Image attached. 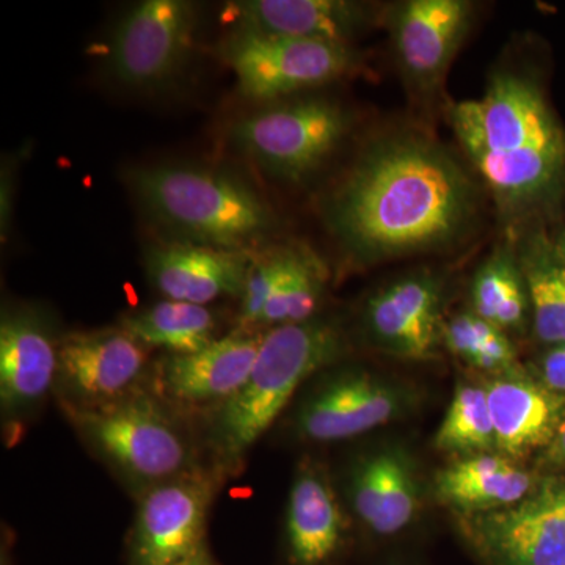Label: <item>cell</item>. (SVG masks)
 Listing matches in <instances>:
<instances>
[{
  "mask_svg": "<svg viewBox=\"0 0 565 565\" xmlns=\"http://www.w3.org/2000/svg\"><path fill=\"white\" fill-rule=\"evenodd\" d=\"M561 490H563L564 511H565V476H561Z\"/></svg>",
  "mask_w": 565,
  "mask_h": 565,
  "instance_id": "836d02e7",
  "label": "cell"
},
{
  "mask_svg": "<svg viewBox=\"0 0 565 565\" xmlns=\"http://www.w3.org/2000/svg\"><path fill=\"white\" fill-rule=\"evenodd\" d=\"M539 481L508 457L487 452L463 457L435 476L438 501L462 512L481 514L525 500Z\"/></svg>",
  "mask_w": 565,
  "mask_h": 565,
  "instance_id": "44dd1931",
  "label": "cell"
},
{
  "mask_svg": "<svg viewBox=\"0 0 565 565\" xmlns=\"http://www.w3.org/2000/svg\"><path fill=\"white\" fill-rule=\"evenodd\" d=\"M356 516L375 534L401 533L419 509V479L414 459L401 446H384L360 457L348 482Z\"/></svg>",
  "mask_w": 565,
  "mask_h": 565,
  "instance_id": "d6986e66",
  "label": "cell"
},
{
  "mask_svg": "<svg viewBox=\"0 0 565 565\" xmlns=\"http://www.w3.org/2000/svg\"><path fill=\"white\" fill-rule=\"evenodd\" d=\"M534 377L550 392L565 396V343L548 345L539 356Z\"/></svg>",
  "mask_w": 565,
  "mask_h": 565,
  "instance_id": "f546056e",
  "label": "cell"
},
{
  "mask_svg": "<svg viewBox=\"0 0 565 565\" xmlns=\"http://www.w3.org/2000/svg\"><path fill=\"white\" fill-rule=\"evenodd\" d=\"M223 21L237 31L345 43L374 21L373 7L349 0H237Z\"/></svg>",
  "mask_w": 565,
  "mask_h": 565,
  "instance_id": "ac0fdd59",
  "label": "cell"
},
{
  "mask_svg": "<svg viewBox=\"0 0 565 565\" xmlns=\"http://www.w3.org/2000/svg\"><path fill=\"white\" fill-rule=\"evenodd\" d=\"M498 330L478 315L462 313L445 323L444 343L449 352L471 364Z\"/></svg>",
  "mask_w": 565,
  "mask_h": 565,
  "instance_id": "f1b7e54d",
  "label": "cell"
},
{
  "mask_svg": "<svg viewBox=\"0 0 565 565\" xmlns=\"http://www.w3.org/2000/svg\"><path fill=\"white\" fill-rule=\"evenodd\" d=\"M555 247L557 253H559V255L565 259V232L557 236V239L555 241Z\"/></svg>",
  "mask_w": 565,
  "mask_h": 565,
  "instance_id": "d6a6232c",
  "label": "cell"
},
{
  "mask_svg": "<svg viewBox=\"0 0 565 565\" xmlns=\"http://www.w3.org/2000/svg\"><path fill=\"white\" fill-rule=\"evenodd\" d=\"M351 125V117L340 104L308 98L256 111L237 122L233 137L266 172L282 181L299 182L340 147Z\"/></svg>",
  "mask_w": 565,
  "mask_h": 565,
  "instance_id": "8992f818",
  "label": "cell"
},
{
  "mask_svg": "<svg viewBox=\"0 0 565 565\" xmlns=\"http://www.w3.org/2000/svg\"><path fill=\"white\" fill-rule=\"evenodd\" d=\"M58 374V345L31 308L3 311L0 321V404L3 415L29 414Z\"/></svg>",
  "mask_w": 565,
  "mask_h": 565,
  "instance_id": "5bb4252c",
  "label": "cell"
},
{
  "mask_svg": "<svg viewBox=\"0 0 565 565\" xmlns=\"http://www.w3.org/2000/svg\"><path fill=\"white\" fill-rule=\"evenodd\" d=\"M345 522L329 478L307 463L294 479L286 509V537L297 565H321L343 542Z\"/></svg>",
  "mask_w": 565,
  "mask_h": 565,
  "instance_id": "7402d4cb",
  "label": "cell"
},
{
  "mask_svg": "<svg viewBox=\"0 0 565 565\" xmlns=\"http://www.w3.org/2000/svg\"><path fill=\"white\" fill-rule=\"evenodd\" d=\"M444 281L435 274L396 278L364 303V334L377 351L397 359H434L444 341Z\"/></svg>",
  "mask_w": 565,
  "mask_h": 565,
  "instance_id": "8fae6325",
  "label": "cell"
},
{
  "mask_svg": "<svg viewBox=\"0 0 565 565\" xmlns=\"http://www.w3.org/2000/svg\"><path fill=\"white\" fill-rule=\"evenodd\" d=\"M515 247L530 294L535 337L546 345L565 343V259L555 241L539 230Z\"/></svg>",
  "mask_w": 565,
  "mask_h": 565,
  "instance_id": "603a6c76",
  "label": "cell"
},
{
  "mask_svg": "<svg viewBox=\"0 0 565 565\" xmlns=\"http://www.w3.org/2000/svg\"><path fill=\"white\" fill-rule=\"evenodd\" d=\"M479 192L445 147L418 132L371 141L326 206L330 233L356 264L448 247L473 228Z\"/></svg>",
  "mask_w": 565,
  "mask_h": 565,
  "instance_id": "6da1fadb",
  "label": "cell"
},
{
  "mask_svg": "<svg viewBox=\"0 0 565 565\" xmlns=\"http://www.w3.org/2000/svg\"><path fill=\"white\" fill-rule=\"evenodd\" d=\"M449 122L505 221H527L559 199L565 131L535 77L494 71L481 98L452 104Z\"/></svg>",
  "mask_w": 565,
  "mask_h": 565,
  "instance_id": "7a4b0ae2",
  "label": "cell"
},
{
  "mask_svg": "<svg viewBox=\"0 0 565 565\" xmlns=\"http://www.w3.org/2000/svg\"><path fill=\"white\" fill-rule=\"evenodd\" d=\"M473 313L503 332L522 330L531 315L530 294L515 244L494 247L476 270L471 285Z\"/></svg>",
  "mask_w": 565,
  "mask_h": 565,
  "instance_id": "cb8c5ba5",
  "label": "cell"
},
{
  "mask_svg": "<svg viewBox=\"0 0 565 565\" xmlns=\"http://www.w3.org/2000/svg\"><path fill=\"white\" fill-rule=\"evenodd\" d=\"M177 565H212L210 557H207L206 552L202 550V552L196 553V555H193L192 557H189V559L182 561V563Z\"/></svg>",
  "mask_w": 565,
  "mask_h": 565,
  "instance_id": "1f68e13d",
  "label": "cell"
},
{
  "mask_svg": "<svg viewBox=\"0 0 565 565\" xmlns=\"http://www.w3.org/2000/svg\"><path fill=\"white\" fill-rule=\"evenodd\" d=\"M145 363L147 348L122 329L74 333L58 344V374L95 407L131 392Z\"/></svg>",
  "mask_w": 565,
  "mask_h": 565,
  "instance_id": "9a60e30c",
  "label": "cell"
},
{
  "mask_svg": "<svg viewBox=\"0 0 565 565\" xmlns=\"http://www.w3.org/2000/svg\"><path fill=\"white\" fill-rule=\"evenodd\" d=\"M289 248L267 253L262 258L253 259L241 296L239 321L243 326H256L264 308L285 273L288 264Z\"/></svg>",
  "mask_w": 565,
  "mask_h": 565,
  "instance_id": "83f0119b",
  "label": "cell"
},
{
  "mask_svg": "<svg viewBox=\"0 0 565 565\" xmlns=\"http://www.w3.org/2000/svg\"><path fill=\"white\" fill-rule=\"evenodd\" d=\"M131 184L156 222L199 245L245 252L273 228V215L263 200L222 173L148 167L132 173Z\"/></svg>",
  "mask_w": 565,
  "mask_h": 565,
  "instance_id": "277c9868",
  "label": "cell"
},
{
  "mask_svg": "<svg viewBox=\"0 0 565 565\" xmlns=\"http://www.w3.org/2000/svg\"><path fill=\"white\" fill-rule=\"evenodd\" d=\"M326 269L305 248H289L288 264L256 326H286L315 318L321 303Z\"/></svg>",
  "mask_w": 565,
  "mask_h": 565,
  "instance_id": "484cf974",
  "label": "cell"
},
{
  "mask_svg": "<svg viewBox=\"0 0 565 565\" xmlns=\"http://www.w3.org/2000/svg\"><path fill=\"white\" fill-rule=\"evenodd\" d=\"M475 545L494 565H565V511L559 476L542 479L525 500L462 516Z\"/></svg>",
  "mask_w": 565,
  "mask_h": 565,
  "instance_id": "9c48e42d",
  "label": "cell"
},
{
  "mask_svg": "<svg viewBox=\"0 0 565 565\" xmlns=\"http://www.w3.org/2000/svg\"><path fill=\"white\" fill-rule=\"evenodd\" d=\"M414 399L405 386L382 375L341 371L300 405L297 430L307 440H349L399 418Z\"/></svg>",
  "mask_w": 565,
  "mask_h": 565,
  "instance_id": "30bf717a",
  "label": "cell"
},
{
  "mask_svg": "<svg viewBox=\"0 0 565 565\" xmlns=\"http://www.w3.org/2000/svg\"><path fill=\"white\" fill-rule=\"evenodd\" d=\"M192 3L145 0L118 22L109 41V71L131 88H156L172 79L191 50Z\"/></svg>",
  "mask_w": 565,
  "mask_h": 565,
  "instance_id": "ba28073f",
  "label": "cell"
},
{
  "mask_svg": "<svg viewBox=\"0 0 565 565\" xmlns=\"http://www.w3.org/2000/svg\"><path fill=\"white\" fill-rule=\"evenodd\" d=\"M252 262L247 252L166 244L148 253L147 269L152 285L167 299L206 307L218 297L243 296Z\"/></svg>",
  "mask_w": 565,
  "mask_h": 565,
  "instance_id": "e0dca14e",
  "label": "cell"
},
{
  "mask_svg": "<svg viewBox=\"0 0 565 565\" xmlns=\"http://www.w3.org/2000/svg\"><path fill=\"white\" fill-rule=\"evenodd\" d=\"M497 451L511 460L548 448L565 418V396L519 367L484 382Z\"/></svg>",
  "mask_w": 565,
  "mask_h": 565,
  "instance_id": "2e32d148",
  "label": "cell"
},
{
  "mask_svg": "<svg viewBox=\"0 0 565 565\" xmlns=\"http://www.w3.org/2000/svg\"><path fill=\"white\" fill-rule=\"evenodd\" d=\"M74 422L99 455L137 481L154 486L188 473L191 448L184 435L147 396L84 408Z\"/></svg>",
  "mask_w": 565,
  "mask_h": 565,
  "instance_id": "5b68a950",
  "label": "cell"
},
{
  "mask_svg": "<svg viewBox=\"0 0 565 565\" xmlns=\"http://www.w3.org/2000/svg\"><path fill=\"white\" fill-rule=\"evenodd\" d=\"M262 340V334L234 333L202 351L170 355L159 379L163 392L182 404L226 403L247 382Z\"/></svg>",
  "mask_w": 565,
  "mask_h": 565,
  "instance_id": "ffe728a7",
  "label": "cell"
},
{
  "mask_svg": "<svg viewBox=\"0 0 565 565\" xmlns=\"http://www.w3.org/2000/svg\"><path fill=\"white\" fill-rule=\"evenodd\" d=\"M212 482L182 473L141 497L132 533L134 565H177L202 552Z\"/></svg>",
  "mask_w": 565,
  "mask_h": 565,
  "instance_id": "7c38bea8",
  "label": "cell"
},
{
  "mask_svg": "<svg viewBox=\"0 0 565 565\" xmlns=\"http://www.w3.org/2000/svg\"><path fill=\"white\" fill-rule=\"evenodd\" d=\"M214 315L204 305L163 300L122 319L121 329L145 348L166 349L170 355H188L207 348L215 338Z\"/></svg>",
  "mask_w": 565,
  "mask_h": 565,
  "instance_id": "d4e9b609",
  "label": "cell"
},
{
  "mask_svg": "<svg viewBox=\"0 0 565 565\" xmlns=\"http://www.w3.org/2000/svg\"><path fill=\"white\" fill-rule=\"evenodd\" d=\"M471 11L465 0H407L390 10L394 52L412 88L437 92L470 29Z\"/></svg>",
  "mask_w": 565,
  "mask_h": 565,
  "instance_id": "4fadbf2b",
  "label": "cell"
},
{
  "mask_svg": "<svg viewBox=\"0 0 565 565\" xmlns=\"http://www.w3.org/2000/svg\"><path fill=\"white\" fill-rule=\"evenodd\" d=\"M545 457L550 463L565 467V418L559 429H557L552 444L546 448Z\"/></svg>",
  "mask_w": 565,
  "mask_h": 565,
  "instance_id": "4dcf8cb0",
  "label": "cell"
},
{
  "mask_svg": "<svg viewBox=\"0 0 565 565\" xmlns=\"http://www.w3.org/2000/svg\"><path fill=\"white\" fill-rule=\"evenodd\" d=\"M345 349L340 327L326 319L273 327L239 393L221 405L214 435L226 456H241L273 426L311 375L337 362Z\"/></svg>",
  "mask_w": 565,
  "mask_h": 565,
  "instance_id": "3957f363",
  "label": "cell"
},
{
  "mask_svg": "<svg viewBox=\"0 0 565 565\" xmlns=\"http://www.w3.org/2000/svg\"><path fill=\"white\" fill-rule=\"evenodd\" d=\"M438 451L476 456L497 451L484 385L459 384L434 440Z\"/></svg>",
  "mask_w": 565,
  "mask_h": 565,
  "instance_id": "4316f807",
  "label": "cell"
},
{
  "mask_svg": "<svg viewBox=\"0 0 565 565\" xmlns=\"http://www.w3.org/2000/svg\"><path fill=\"white\" fill-rule=\"evenodd\" d=\"M222 55L253 102L321 87L359 68V55L345 43L237 29L223 43Z\"/></svg>",
  "mask_w": 565,
  "mask_h": 565,
  "instance_id": "52a82bcc",
  "label": "cell"
}]
</instances>
